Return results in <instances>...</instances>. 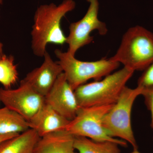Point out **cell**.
Masks as SVG:
<instances>
[{
  "instance_id": "9",
  "label": "cell",
  "mask_w": 153,
  "mask_h": 153,
  "mask_svg": "<svg viewBox=\"0 0 153 153\" xmlns=\"http://www.w3.org/2000/svg\"><path fill=\"white\" fill-rule=\"evenodd\" d=\"M45 103L69 120L75 117L79 107L74 90L64 73L57 78L52 89L45 97Z\"/></svg>"
},
{
  "instance_id": "11",
  "label": "cell",
  "mask_w": 153,
  "mask_h": 153,
  "mask_svg": "<svg viewBox=\"0 0 153 153\" xmlns=\"http://www.w3.org/2000/svg\"><path fill=\"white\" fill-rule=\"evenodd\" d=\"M69 121L45 103L27 121L30 128L35 130L41 137L66 129Z\"/></svg>"
},
{
  "instance_id": "1",
  "label": "cell",
  "mask_w": 153,
  "mask_h": 153,
  "mask_svg": "<svg viewBox=\"0 0 153 153\" xmlns=\"http://www.w3.org/2000/svg\"><path fill=\"white\" fill-rule=\"evenodd\" d=\"M75 7L74 0H64L58 5L52 3L38 7L31 32L32 49L35 55L44 57L47 44L50 43L62 45L66 43L67 38L61 29V22Z\"/></svg>"
},
{
  "instance_id": "7",
  "label": "cell",
  "mask_w": 153,
  "mask_h": 153,
  "mask_svg": "<svg viewBox=\"0 0 153 153\" xmlns=\"http://www.w3.org/2000/svg\"><path fill=\"white\" fill-rule=\"evenodd\" d=\"M87 1L90 4L87 13L82 19L70 24L69 35L66 37V43L68 45L67 52L74 57L80 48L93 41V37L90 36L92 31L97 30L101 36L106 35L108 32L106 24L98 18V0Z\"/></svg>"
},
{
  "instance_id": "2",
  "label": "cell",
  "mask_w": 153,
  "mask_h": 153,
  "mask_svg": "<svg viewBox=\"0 0 153 153\" xmlns=\"http://www.w3.org/2000/svg\"><path fill=\"white\" fill-rule=\"evenodd\" d=\"M133 71H144L153 62V33L140 26L130 28L109 58Z\"/></svg>"
},
{
  "instance_id": "22",
  "label": "cell",
  "mask_w": 153,
  "mask_h": 153,
  "mask_svg": "<svg viewBox=\"0 0 153 153\" xmlns=\"http://www.w3.org/2000/svg\"><path fill=\"white\" fill-rule=\"evenodd\" d=\"M3 0H0V4H2Z\"/></svg>"
},
{
  "instance_id": "8",
  "label": "cell",
  "mask_w": 153,
  "mask_h": 153,
  "mask_svg": "<svg viewBox=\"0 0 153 153\" xmlns=\"http://www.w3.org/2000/svg\"><path fill=\"white\" fill-rule=\"evenodd\" d=\"M0 101L27 121L45 104V97L23 80L16 89L0 88Z\"/></svg>"
},
{
  "instance_id": "13",
  "label": "cell",
  "mask_w": 153,
  "mask_h": 153,
  "mask_svg": "<svg viewBox=\"0 0 153 153\" xmlns=\"http://www.w3.org/2000/svg\"><path fill=\"white\" fill-rule=\"evenodd\" d=\"M40 138L35 130L29 129L0 143V153H33Z\"/></svg>"
},
{
  "instance_id": "4",
  "label": "cell",
  "mask_w": 153,
  "mask_h": 153,
  "mask_svg": "<svg viewBox=\"0 0 153 153\" xmlns=\"http://www.w3.org/2000/svg\"><path fill=\"white\" fill-rule=\"evenodd\" d=\"M143 89V87L138 85L134 88L126 86L103 119V127L108 135L129 143L133 149H138V146L131 127L132 108Z\"/></svg>"
},
{
  "instance_id": "14",
  "label": "cell",
  "mask_w": 153,
  "mask_h": 153,
  "mask_svg": "<svg viewBox=\"0 0 153 153\" xmlns=\"http://www.w3.org/2000/svg\"><path fill=\"white\" fill-rule=\"evenodd\" d=\"M30 129L27 121L8 108H0V135L21 134Z\"/></svg>"
},
{
  "instance_id": "12",
  "label": "cell",
  "mask_w": 153,
  "mask_h": 153,
  "mask_svg": "<svg viewBox=\"0 0 153 153\" xmlns=\"http://www.w3.org/2000/svg\"><path fill=\"white\" fill-rule=\"evenodd\" d=\"M74 136L66 130L41 137L33 153H78L74 147Z\"/></svg>"
},
{
  "instance_id": "19",
  "label": "cell",
  "mask_w": 153,
  "mask_h": 153,
  "mask_svg": "<svg viewBox=\"0 0 153 153\" xmlns=\"http://www.w3.org/2000/svg\"><path fill=\"white\" fill-rule=\"evenodd\" d=\"M19 134H7L0 135V143L5 140L9 139L13 137L18 135Z\"/></svg>"
},
{
  "instance_id": "17",
  "label": "cell",
  "mask_w": 153,
  "mask_h": 153,
  "mask_svg": "<svg viewBox=\"0 0 153 153\" xmlns=\"http://www.w3.org/2000/svg\"><path fill=\"white\" fill-rule=\"evenodd\" d=\"M137 85L143 87L153 86V62L144 71L138 80Z\"/></svg>"
},
{
  "instance_id": "21",
  "label": "cell",
  "mask_w": 153,
  "mask_h": 153,
  "mask_svg": "<svg viewBox=\"0 0 153 153\" xmlns=\"http://www.w3.org/2000/svg\"><path fill=\"white\" fill-rule=\"evenodd\" d=\"M131 153H142L138 150V149H133V151Z\"/></svg>"
},
{
  "instance_id": "10",
  "label": "cell",
  "mask_w": 153,
  "mask_h": 153,
  "mask_svg": "<svg viewBox=\"0 0 153 153\" xmlns=\"http://www.w3.org/2000/svg\"><path fill=\"white\" fill-rule=\"evenodd\" d=\"M44 62L39 67L29 72L23 79L39 94L45 97L48 94L63 70L61 66L52 60L46 51Z\"/></svg>"
},
{
  "instance_id": "16",
  "label": "cell",
  "mask_w": 153,
  "mask_h": 153,
  "mask_svg": "<svg viewBox=\"0 0 153 153\" xmlns=\"http://www.w3.org/2000/svg\"><path fill=\"white\" fill-rule=\"evenodd\" d=\"M18 79L19 73L13 56L4 54L0 58V83L5 89H10Z\"/></svg>"
},
{
  "instance_id": "5",
  "label": "cell",
  "mask_w": 153,
  "mask_h": 153,
  "mask_svg": "<svg viewBox=\"0 0 153 153\" xmlns=\"http://www.w3.org/2000/svg\"><path fill=\"white\" fill-rule=\"evenodd\" d=\"M55 53L58 59L57 63L62 67L66 79L74 90L89 79L99 80L111 74L120 65L109 59L91 62L81 61L67 52L58 49L55 50Z\"/></svg>"
},
{
  "instance_id": "15",
  "label": "cell",
  "mask_w": 153,
  "mask_h": 153,
  "mask_svg": "<svg viewBox=\"0 0 153 153\" xmlns=\"http://www.w3.org/2000/svg\"><path fill=\"white\" fill-rule=\"evenodd\" d=\"M119 146L113 142H97L85 137L74 136V147L78 153H120Z\"/></svg>"
},
{
  "instance_id": "18",
  "label": "cell",
  "mask_w": 153,
  "mask_h": 153,
  "mask_svg": "<svg viewBox=\"0 0 153 153\" xmlns=\"http://www.w3.org/2000/svg\"><path fill=\"white\" fill-rule=\"evenodd\" d=\"M141 95L144 98L146 106L151 112V127L153 131V86L143 87Z\"/></svg>"
},
{
  "instance_id": "6",
  "label": "cell",
  "mask_w": 153,
  "mask_h": 153,
  "mask_svg": "<svg viewBox=\"0 0 153 153\" xmlns=\"http://www.w3.org/2000/svg\"><path fill=\"white\" fill-rule=\"evenodd\" d=\"M113 105L80 108L65 130L74 136L85 137L97 142H113L126 147V142L110 136L103 127L105 116Z\"/></svg>"
},
{
  "instance_id": "20",
  "label": "cell",
  "mask_w": 153,
  "mask_h": 153,
  "mask_svg": "<svg viewBox=\"0 0 153 153\" xmlns=\"http://www.w3.org/2000/svg\"><path fill=\"white\" fill-rule=\"evenodd\" d=\"M4 55L3 53V44L0 41V58Z\"/></svg>"
},
{
  "instance_id": "3",
  "label": "cell",
  "mask_w": 153,
  "mask_h": 153,
  "mask_svg": "<svg viewBox=\"0 0 153 153\" xmlns=\"http://www.w3.org/2000/svg\"><path fill=\"white\" fill-rule=\"evenodd\" d=\"M134 72L123 67L101 80L80 85L74 90L79 107L115 104Z\"/></svg>"
}]
</instances>
